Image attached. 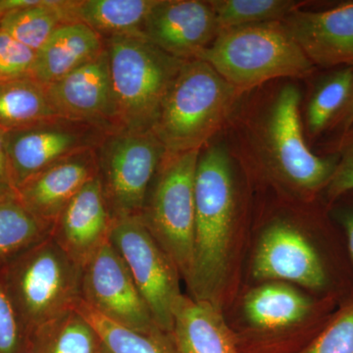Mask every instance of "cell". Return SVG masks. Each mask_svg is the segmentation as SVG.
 I'll use <instances>...</instances> for the list:
<instances>
[{"mask_svg": "<svg viewBox=\"0 0 353 353\" xmlns=\"http://www.w3.org/2000/svg\"><path fill=\"white\" fill-rule=\"evenodd\" d=\"M194 254L187 284L190 296L218 306L230 261L234 215L231 158L224 145L199 153L194 183Z\"/></svg>", "mask_w": 353, "mask_h": 353, "instance_id": "6da1fadb", "label": "cell"}, {"mask_svg": "<svg viewBox=\"0 0 353 353\" xmlns=\"http://www.w3.org/2000/svg\"><path fill=\"white\" fill-rule=\"evenodd\" d=\"M83 267L48 238L0 267L6 290L28 340L82 303Z\"/></svg>", "mask_w": 353, "mask_h": 353, "instance_id": "7a4b0ae2", "label": "cell"}, {"mask_svg": "<svg viewBox=\"0 0 353 353\" xmlns=\"http://www.w3.org/2000/svg\"><path fill=\"white\" fill-rule=\"evenodd\" d=\"M241 95L201 59L183 65L152 128L167 154L201 150L219 131Z\"/></svg>", "mask_w": 353, "mask_h": 353, "instance_id": "3957f363", "label": "cell"}, {"mask_svg": "<svg viewBox=\"0 0 353 353\" xmlns=\"http://www.w3.org/2000/svg\"><path fill=\"white\" fill-rule=\"evenodd\" d=\"M199 59L241 94L277 78H303L314 65L282 21L221 31Z\"/></svg>", "mask_w": 353, "mask_h": 353, "instance_id": "277c9868", "label": "cell"}, {"mask_svg": "<svg viewBox=\"0 0 353 353\" xmlns=\"http://www.w3.org/2000/svg\"><path fill=\"white\" fill-rule=\"evenodd\" d=\"M110 67L116 129L152 130L160 105L185 61L141 34L104 39Z\"/></svg>", "mask_w": 353, "mask_h": 353, "instance_id": "5b68a950", "label": "cell"}, {"mask_svg": "<svg viewBox=\"0 0 353 353\" xmlns=\"http://www.w3.org/2000/svg\"><path fill=\"white\" fill-rule=\"evenodd\" d=\"M201 150L166 155L153 179L141 218L187 282L194 254V183Z\"/></svg>", "mask_w": 353, "mask_h": 353, "instance_id": "8992f818", "label": "cell"}, {"mask_svg": "<svg viewBox=\"0 0 353 353\" xmlns=\"http://www.w3.org/2000/svg\"><path fill=\"white\" fill-rule=\"evenodd\" d=\"M167 152L152 130L116 129L97 148L103 196L113 219L139 215Z\"/></svg>", "mask_w": 353, "mask_h": 353, "instance_id": "52a82bcc", "label": "cell"}, {"mask_svg": "<svg viewBox=\"0 0 353 353\" xmlns=\"http://www.w3.org/2000/svg\"><path fill=\"white\" fill-rule=\"evenodd\" d=\"M109 243L126 264L158 328L170 334L174 309L183 296L175 263L158 245L141 215L113 219Z\"/></svg>", "mask_w": 353, "mask_h": 353, "instance_id": "ba28073f", "label": "cell"}, {"mask_svg": "<svg viewBox=\"0 0 353 353\" xmlns=\"http://www.w3.org/2000/svg\"><path fill=\"white\" fill-rule=\"evenodd\" d=\"M296 85L279 92L265 121L264 148L274 170L285 183L303 192H316L328 185L338 158L320 157L304 139Z\"/></svg>", "mask_w": 353, "mask_h": 353, "instance_id": "9c48e42d", "label": "cell"}, {"mask_svg": "<svg viewBox=\"0 0 353 353\" xmlns=\"http://www.w3.org/2000/svg\"><path fill=\"white\" fill-rule=\"evenodd\" d=\"M108 132L99 125L64 117L6 132L7 157L15 190L65 158L97 150Z\"/></svg>", "mask_w": 353, "mask_h": 353, "instance_id": "30bf717a", "label": "cell"}, {"mask_svg": "<svg viewBox=\"0 0 353 353\" xmlns=\"http://www.w3.org/2000/svg\"><path fill=\"white\" fill-rule=\"evenodd\" d=\"M82 299L104 317L132 331L150 334L163 332L109 241L83 268Z\"/></svg>", "mask_w": 353, "mask_h": 353, "instance_id": "8fae6325", "label": "cell"}, {"mask_svg": "<svg viewBox=\"0 0 353 353\" xmlns=\"http://www.w3.org/2000/svg\"><path fill=\"white\" fill-rule=\"evenodd\" d=\"M143 36L172 57L199 59L220 34L214 11L203 0H157Z\"/></svg>", "mask_w": 353, "mask_h": 353, "instance_id": "7c38bea8", "label": "cell"}, {"mask_svg": "<svg viewBox=\"0 0 353 353\" xmlns=\"http://www.w3.org/2000/svg\"><path fill=\"white\" fill-rule=\"evenodd\" d=\"M252 274L259 280L287 281L312 290L327 284L324 265L310 241L296 228L283 222L262 234Z\"/></svg>", "mask_w": 353, "mask_h": 353, "instance_id": "4fadbf2b", "label": "cell"}, {"mask_svg": "<svg viewBox=\"0 0 353 353\" xmlns=\"http://www.w3.org/2000/svg\"><path fill=\"white\" fill-rule=\"evenodd\" d=\"M51 104L58 116L116 130L115 103L108 50L50 85Z\"/></svg>", "mask_w": 353, "mask_h": 353, "instance_id": "5bb4252c", "label": "cell"}, {"mask_svg": "<svg viewBox=\"0 0 353 353\" xmlns=\"http://www.w3.org/2000/svg\"><path fill=\"white\" fill-rule=\"evenodd\" d=\"M113 218L99 176L88 182L58 216L50 238L81 267L109 241Z\"/></svg>", "mask_w": 353, "mask_h": 353, "instance_id": "9a60e30c", "label": "cell"}, {"mask_svg": "<svg viewBox=\"0 0 353 353\" xmlns=\"http://www.w3.org/2000/svg\"><path fill=\"white\" fill-rule=\"evenodd\" d=\"M282 22L314 66L353 67V1L328 10L299 9Z\"/></svg>", "mask_w": 353, "mask_h": 353, "instance_id": "2e32d148", "label": "cell"}, {"mask_svg": "<svg viewBox=\"0 0 353 353\" xmlns=\"http://www.w3.org/2000/svg\"><path fill=\"white\" fill-rule=\"evenodd\" d=\"M97 174V150H85L32 176L16 194L32 214L53 225L69 202Z\"/></svg>", "mask_w": 353, "mask_h": 353, "instance_id": "e0dca14e", "label": "cell"}, {"mask_svg": "<svg viewBox=\"0 0 353 353\" xmlns=\"http://www.w3.org/2000/svg\"><path fill=\"white\" fill-rule=\"evenodd\" d=\"M170 336L179 353H239L219 306L192 296L183 294L176 303Z\"/></svg>", "mask_w": 353, "mask_h": 353, "instance_id": "ac0fdd59", "label": "cell"}, {"mask_svg": "<svg viewBox=\"0 0 353 353\" xmlns=\"http://www.w3.org/2000/svg\"><path fill=\"white\" fill-rule=\"evenodd\" d=\"M105 50L101 36L82 23L60 26L37 52L32 79L50 85Z\"/></svg>", "mask_w": 353, "mask_h": 353, "instance_id": "d6986e66", "label": "cell"}, {"mask_svg": "<svg viewBox=\"0 0 353 353\" xmlns=\"http://www.w3.org/2000/svg\"><path fill=\"white\" fill-rule=\"evenodd\" d=\"M157 0H67L70 22L82 23L103 39L141 34Z\"/></svg>", "mask_w": 353, "mask_h": 353, "instance_id": "ffe728a7", "label": "cell"}, {"mask_svg": "<svg viewBox=\"0 0 353 353\" xmlns=\"http://www.w3.org/2000/svg\"><path fill=\"white\" fill-rule=\"evenodd\" d=\"M60 117L46 85L32 78L0 83V129L15 131Z\"/></svg>", "mask_w": 353, "mask_h": 353, "instance_id": "44dd1931", "label": "cell"}, {"mask_svg": "<svg viewBox=\"0 0 353 353\" xmlns=\"http://www.w3.org/2000/svg\"><path fill=\"white\" fill-rule=\"evenodd\" d=\"M67 0H39L34 6L9 11L0 18V30L38 51L60 26L70 22Z\"/></svg>", "mask_w": 353, "mask_h": 353, "instance_id": "7402d4cb", "label": "cell"}, {"mask_svg": "<svg viewBox=\"0 0 353 353\" xmlns=\"http://www.w3.org/2000/svg\"><path fill=\"white\" fill-rule=\"evenodd\" d=\"M52 226L32 214L17 194L0 199V267L50 238Z\"/></svg>", "mask_w": 353, "mask_h": 353, "instance_id": "603a6c76", "label": "cell"}, {"mask_svg": "<svg viewBox=\"0 0 353 353\" xmlns=\"http://www.w3.org/2000/svg\"><path fill=\"white\" fill-rule=\"evenodd\" d=\"M27 353H103V347L94 327L75 310L32 334Z\"/></svg>", "mask_w": 353, "mask_h": 353, "instance_id": "cb8c5ba5", "label": "cell"}, {"mask_svg": "<svg viewBox=\"0 0 353 353\" xmlns=\"http://www.w3.org/2000/svg\"><path fill=\"white\" fill-rule=\"evenodd\" d=\"M78 312L90 322L101 339L103 353H179L170 334H143L111 321L82 301Z\"/></svg>", "mask_w": 353, "mask_h": 353, "instance_id": "d4e9b609", "label": "cell"}, {"mask_svg": "<svg viewBox=\"0 0 353 353\" xmlns=\"http://www.w3.org/2000/svg\"><path fill=\"white\" fill-rule=\"evenodd\" d=\"M220 32L243 26L283 21L305 6L296 0H209Z\"/></svg>", "mask_w": 353, "mask_h": 353, "instance_id": "484cf974", "label": "cell"}, {"mask_svg": "<svg viewBox=\"0 0 353 353\" xmlns=\"http://www.w3.org/2000/svg\"><path fill=\"white\" fill-rule=\"evenodd\" d=\"M353 87V67L336 70L320 82L309 101L306 123L311 136L324 131L347 105Z\"/></svg>", "mask_w": 353, "mask_h": 353, "instance_id": "4316f807", "label": "cell"}, {"mask_svg": "<svg viewBox=\"0 0 353 353\" xmlns=\"http://www.w3.org/2000/svg\"><path fill=\"white\" fill-rule=\"evenodd\" d=\"M299 353H353V303Z\"/></svg>", "mask_w": 353, "mask_h": 353, "instance_id": "83f0119b", "label": "cell"}, {"mask_svg": "<svg viewBox=\"0 0 353 353\" xmlns=\"http://www.w3.org/2000/svg\"><path fill=\"white\" fill-rule=\"evenodd\" d=\"M37 51L0 30V83L32 78Z\"/></svg>", "mask_w": 353, "mask_h": 353, "instance_id": "f1b7e54d", "label": "cell"}, {"mask_svg": "<svg viewBox=\"0 0 353 353\" xmlns=\"http://www.w3.org/2000/svg\"><path fill=\"white\" fill-rule=\"evenodd\" d=\"M29 340L0 282V353H27Z\"/></svg>", "mask_w": 353, "mask_h": 353, "instance_id": "f546056e", "label": "cell"}, {"mask_svg": "<svg viewBox=\"0 0 353 353\" xmlns=\"http://www.w3.org/2000/svg\"><path fill=\"white\" fill-rule=\"evenodd\" d=\"M326 189L329 201H334L353 190V141L343 148Z\"/></svg>", "mask_w": 353, "mask_h": 353, "instance_id": "4dcf8cb0", "label": "cell"}, {"mask_svg": "<svg viewBox=\"0 0 353 353\" xmlns=\"http://www.w3.org/2000/svg\"><path fill=\"white\" fill-rule=\"evenodd\" d=\"M16 194L10 169H9L8 157L6 146V132L0 129V199Z\"/></svg>", "mask_w": 353, "mask_h": 353, "instance_id": "1f68e13d", "label": "cell"}, {"mask_svg": "<svg viewBox=\"0 0 353 353\" xmlns=\"http://www.w3.org/2000/svg\"><path fill=\"white\" fill-rule=\"evenodd\" d=\"M336 125H340L343 132H347L353 125V87L352 94L348 99L347 105L343 111L339 114L338 117L334 121Z\"/></svg>", "mask_w": 353, "mask_h": 353, "instance_id": "d6a6232c", "label": "cell"}, {"mask_svg": "<svg viewBox=\"0 0 353 353\" xmlns=\"http://www.w3.org/2000/svg\"><path fill=\"white\" fill-rule=\"evenodd\" d=\"M341 224L347 233L348 250L353 261V210L347 211L341 215Z\"/></svg>", "mask_w": 353, "mask_h": 353, "instance_id": "836d02e7", "label": "cell"}]
</instances>
